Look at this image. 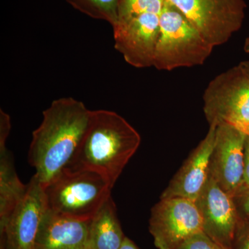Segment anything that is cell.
I'll return each mask as SVG.
<instances>
[{
	"instance_id": "cell-1",
	"label": "cell",
	"mask_w": 249,
	"mask_h": 249,
	"mask_svg": "<svg viewBox=\"0 0 249 249\" xmlns=\"http://www.w3.org/2000/svg\"><path fill=\"white\" fill-rule=\"evenodd\" d=\"M84 103L73 98H58L42 113L33 132L29 161L43 188L67 168L83 138L90 115Z\"/></svg>"
},
{
	"instance_id": "cell-2",
	"label": "cell",
	"mask_w": 249,
	"mask_h": 249,
	"mask_svg": "<svg viewBox=\"0 0 249 249\" xmlns=\"http://www.w3.org/2000/svg\"><path fill=\"white\" fill-rule=\"evenodd\" d=\"M141 142L139 132L115 111L91 110L86 130L67 168L97 173L114 187Z\"/></svg>"
},
{
	"instance_id": "cell-3",
	"label": "cell",
	"mask_w": 249,
	"mask_h": 249,
	"mask_svg": "<svg viewBox=\"0 0 249 249\" xmlns=\"http://www.w3.org/2000/svg\"><path fill=\"white\" fill-rule=\"evenodd\" d=\"M43 188L51 212L89 221L110 197L113 187L97 173L66 168Z\"/></svg>"
},
{
	"instance_id": "cell-4",
	"label": "cell",
	"mask_w": 249,
	"mask_h": 249,
	"mask_svg": "<svg viewBox=\"0 0 249 249\" xmlns=\"http://www.w3.org/2000/svg\"><path fill=\"white\" fill-rule=\"evenodd\" d=\"M160 37L153 67L173 71L204 65L214 47L210 45L184 15L169 1L160 16Z\"/></svg>"
},
{
	"instance_id": "cell-5",
	"label": "cell",
	"mask_w": 249,
	"mask_h": 249,
	"mask_svg": "<svg viewBox=\"0 0 249 249\" xmlns=\"http://www.w3.org/2000/svg\"><path fill=\"white\" fill-rule=\"evenodd\" d=\"M178 8L210 45H224L240 30L245 0H167Z\"/></svg>"
},
{
	"instance_id": "cell-6",
	"label": "cell",
	"mask_w": 249,
	"mask_h": 249,
	"mask_svg": "<svg viewBox=\"0 0 249 249\" xmlns=\"http://www.w3.org/2000/svg\"><path fill=\"white\" fill-rule=\"evenodd\" d=\"M204 111L210 124L249 122V78L238 65L214 77L206 87Z\"/></svg>"
},
{
	"instance_id": "cell-7",
	"label": "cell",
	"mask_w": 249,
	"mask_h": 249,
	"mask_svg": "<svg viewBox=\"0 0 249 249\" xmlns=\"http://www.w3.org/2000/svg\"><path fill=\"white\" fill-rule=\"evenodd\" d=\"M149 231L157 249H178L187 239L203 231L202 218L196 201L160 198L152 208Z\"/></svg>"
},
{
	"instance_id": "cell-8",
	"label": "cell",
	"mask_w": 249,
	"mask_h": 249,
	"mask_svg": "<svg viewBox=\"0 0 249 249\" xmlns=\"http://www.w3.org/2000/svg\"><path fill=\"white\" fill-rule=\"evenodd\" d=\"M247 137L231 124L219 123L210 160L209 175L232 197L242 186Z\"/></svg>"
},
{
	"instance_id": "cell-9",
	"label": "cell",
	"mask_w": 249,
	"mask_h": 249,
	"mask_svg": "<svg viewBox=\"0 0 249 249\" xmlns=\"http://www.w3.org/2000/svg\"><path fill=\"white\" fill-rule=\"evenodd\" d=\"M46 211L43 187L34 175L28 183L25 196L6 224L0 227V249H35Z\"/></svg>"
},
{
	"instance_id": "cell-10",
	"label": "cell",
	"mask_w": 249,
	"mask_h": 249,
	"mask_svg": "<svg viewBox=\"0 0 249 249\" xmlns=\"http://www.w3.org/2000/svg\"><path fill=\"white\" fill-rule=\"evenodd\" d=\"M114 47L124 60L136 68L153 67L160 37V16L144 14L112 27Z\"/></svg>"
},
{
	"instance_id": "cell-11",
	"label": "cell",
	"mask_w": 249,
	"mask_h": 249,
	"mask_svg": "<svg viewBox=\"0 0 249 249\" xmlns=\"http://www.w3.org/2000/svg\"><path fill=\"white\" fill-rule=\"evenodd\" d=\"M203 222V231L218 245L231 249L240 216L233 197L209 175L196 201Z\"/></svg>"
},
{
	"instance_id": "cell-12",
	"label": "cell",
	"mask_w": 249,
	"mask_h": 249,
	"mask_svg": "<svg viewBox=\"0 0 249 249\" xmlns=\"http://www.w3.org/2000/svg\"><path fill=\"white\" fill-rule=\"evenodd\" d=\"M216 126L210 124L206 137L187 159L160 198L181 197L196 201L199 197L209 177Z\"/></svg>"
},
{
	"instance_id": "cell-13",
	"label": "cell",
	"mask_w": 249,
	"mask_h": 249,
	"mask_svg": "<svg viewBox=\"0 0 249 249\" xmlns=\"http://www.w3.org/2000/svg\"><path fill=\"white\" fill-rule=\"evenodd\" d=\"M90 221L55 214L47 208L35 249H88Z\"/></svg>"
},
{
	"instance_id": "cell-14",
	"label": "cell",
	"mask_w": 249,
	"mask_h": 249,
	"mask_svg": "<svg viewBox=\"0 0 249 249\" xmlns=\"http://www.w3.org/2000/svg\"><path fill=\"white\" fill-rule=\"evenodd\" d=\"M124 237L110 196L90 221L88 249H120Z\"/></svg>"
},
{
	"instance_id": "cell-15",
	"label": "cell",
	"mask_w": 249,
	"mask_h": 249,
	"mask_svg": "<svg viewBox=\"0 0 249 249\" xmlns=\"http://www.w3.org/2000/svg\"><path fill=\"white\" fill-rule=\"evenodd\" d=\"M28 184L18 178L6 146L0 147V227H3L27 193Z\"/></svg>"
},
{
	"instance_id": "cell-16",
	"label": "cell",
	"mask_w": 249,
	"mask_h": 249,
	"mask_svg": "<svg viewBox=\"0 0 249 249\" xmlns=\"http://www.w3.org/2000/svg\"><path fill=\"white\" fill-rule=\"evenodd\" d=\"M80 12L114 26L118 20L119 0H67Z\"/></svg>"
},
{
	"instance_id": "cell-17",
	"label": "cell",
	"mask_w": 249,
	"mask_h": 249,
	"mask_svg": "<svg viewBox=\"0 0 249 249\" xmlns=\"http://www.w3.org/2000/svg\"><path fill=\"white\" fill-rule=\"evenodd\" d=\"M165 2V0H119L117 22L144 14L160 16Z\"/></svg>"
},
{
	"instance_id": "cell-18",
	"label": "cell",
	"mask_w": 249,
	"mask_h": 249,
	"mask_svg": "<svg viewBox=\"0 0 249 249\" xmlns=\"http://www.w3.org/2000/svg\"><path fill=\"white\" fill-rule=\"evenodd\" d=\"M177 249H225L216 243L204 231L191 236Z\"/></svg>"
},
{
	"instance_id": "cell-19",
	"label": "cell",
	"mask_w": 249,
	"mask_h": 249,
	"mask_svg": "<svg viewBox=\"0 0 249 249\" xmlns=\"http://www.w3.org/2000/svg\"><path fill=\"white\" fill-rule=\"evenodd\" d=\"M231 249H249V225L242 226L239 222Z\"/></svg>"
},
{
	"instance_id": "cell-20",
	"label": "cell",
	"mask_w": 249,
	"mask_h": 249,
	"mask_svg": "<svg viewBox=\"0 0 249 249\" xmlns=\"http://www.w3.org/2000/svg\"><path fill=\"white\" fill-rule=\"evenodd\" d=\"M237 210L240 209L244 213L249 216V188L242 189L233 196Z\"/></svg>"
},
{
	"instance_id": "cell-21",
	"label": "cell",
	"mask_w": 249,
	"mask_h": 249,
	"mask_svg": "<svg viewBox=\"0 0 249 249\" xmlns=\"http://www.w3.org/2000/svg\"><path fill=\"white\" fill-rule=\"evenodd\" d=\"M249 188V139L247 138L245 144V170H244V178L242 186L240 189Z\"/></svg>"
},
{
	"instance_id": "cell-22",
	"label": "cell",
	"mask_w": 249,
	"mask_h": 249,
	"mask_svg": "<svg viewBox=\"0 0 249 249\" xmlns=\"http://www.w3.org/2000/svg\"><path fill=\"white\" fill-rule=\"evenodd\" d=\"M230 124L239 129L249 139V122H236Z\"/></svg>"
},
{
	"instance_id": "cell-23",
	"label": "cell",
	"mask_w": 249,
	"mask_h": 249,
	"mask_svg": "<svg viewBox=\"0 0 249 249\" xmlns=\"http://www.w3.org/2000/svg\"><path fill=\"white\" fill-rule=\"evenodd\" d=\"M120 249H139V248L130 239L125 237Z\"/></svg>"
},
{
	"instance_id": "cell-24",
	"label": "cell",
	"mask_w": 249,
	"mask_h": 249,
	"mask_svg": "<svg viewBox=\"0 0 249 249\" xmlns=\"http://www.w3.org/2000/svg\"><path fill=\"white\" fill-rule=\"evenodd\" d=\"M239 66L241 67V69L243 70L245 74L247 75L249 78V60L241 62L239 64Z\"/></svg>"
},
{
	"instance_id": "cell-25",
	"label": "cell",
	"mask_w": 249,
	"mask_h": 249,
	"mask_svg": "<svg viewBox=\"0 0 249 249\" xmlns=\"http://www.w3.org/2000/svg\"><path fill=\"white\" fill-rule=\"evenodd\" d=\"M243 49L246 53H249V36L246 38Z\"/></svg>"
}]
</instances>
